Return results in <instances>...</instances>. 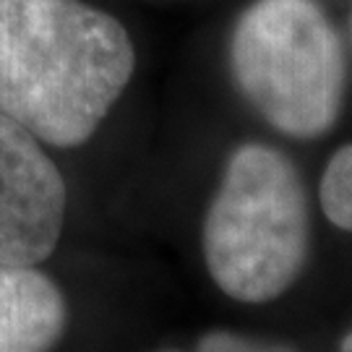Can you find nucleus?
<instances>
[{"instance_id": "f257e3e1", "label": "nucleus", "mask_w": 352, "mask_h": 352, "mask_svg": "<svg viewBox=\"0 0 352 352\" xmlns=\"http://www.w3.org/2000/svg\"><path fill=\"white\" fill-rule=\"evenodd\" d=\"M126 26L84 0H0V113L42 144H87L126 91Z\"/></svg>"}, {"instance_id": "f03ea898", "label": "nucleus", "mask_w": 352, "mask_h": 352, "mask_svg": "<svg viewBox=\"0 0 352 352\" xmlns=\"http://www.w3.org/2000/svg\"><path fill=\"white\" fill-rule=\"evenodd\" d=\"M311 238L308 196L295 164L243 144L204 219V258L217 287L240 302L279 298L298 279Z\"/></svg>"}, {"instance_id": "7ed1b4c3", "label": "nucleus", "mask_w": 352, "mask_h": 352, "mask_svg": "<svg viewBox=\"0 0 352 352\" xmlns=\"http://www.w3.org/2000/svg\"><path fill=\"white\" fill-rule=\"evenodd\" d=\"M240 94L269 126L316 139L337 123L344 100V47L316 0H256L230 37Z\"/></svg>"}, {"instance_id": "20e7f679", "label": "nucleus", "mask_w": 352, "mask_h": 352, "mask_svg": "<svg viewBox=\"0 0 352 352\" xmlns=\"http://www.w3.org/2000/svg\"><path fill=\"white\" fill-rule=\"evenodd\" d=\"M65 180L42 141L0 113V266H39L65 225Z\"/></svg>"}, {"instance_id": "39448f33", "label": "nucleus", "mask_w": 352, "mask_h": 352, "mask_svg": "<svg viewBox=\"0 0 352 352\" xmlns=\"http://www.w3.org/2000/svg\"><path fill=\"white\" fill-rule=\"evenodd\" d=\"M68 327V302L37 266H0V352H50Z\"/></svg>"}, {"instance_id": "423d86ee", "label": "nucleus", "mask_w": 352, "mask_h": 352, "mask_svg": "<svg viewBox=\"0 0 352 352\" xmlns=\"http://www.w3.org/2000/svg\"><path fill=\"white\" fill-rule=\"evenodd\" d=\"M318 196L329 222L352 232V144L334 151L329 160Z\"/></svg>"}, {"instance_id": "0eeeda50", "label": "nucleus", "mask_w": 352, "mask_h": 352, "mask_svg": "<svg viewBox=\"0 0 352 352\" xmlns=\"http://www.w3.org/2000/svg\"><path fill=\"white\" fill-rule=\"evenodd\" d=\"M164 352H177V350H164ZM196 352H295L287 344H272V342H256L245 340L230 331H212L201 337Z\"/></svg>"}, {"instance_id": "6e6552de", "label": "nucleus", "mask_w": 352, "mask_h": 352, "mask_svg": "<svg viewBox=\"0 0 352 352\" xmlns=\"http://www.w3.org/2000/svg\"><path fill=\"white\" fill-rule=\"evenodd\" d=\"M340 352H352V331L342 340V347H340Z\"/></svg>"}]
</instances>
